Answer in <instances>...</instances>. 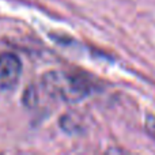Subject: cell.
Returning a JSON list of instances; mask_svg holds the SVG:
<instances>
[{"label": "cell", "mask_w": 155, "mask_h": 155, "mask_svg": "<svg viewBox=\"0 0 155 155\" xmlns=\"http://www.w3.org/2000/svg\"><path fill=\"white\" fill-rule=\"evenodd\" d=\"M41 88L53 98L65 102H78L90 95L93 84L83 74L52 71L42 76Z\"/></svg>", "instance_id": "obj_1"}, {"label": "cell", "mask_w": 155, "mask_h": 155, "mask_svg": "<svg viewBox=\"0 0 155 155\" xmlns=\"http://www.w3.org/2000/svg\"><path fill=\"white\" fill-rule=\"evenodd\" d=\"M22 72L19 57L10 52L0 53V90H11L18 83Z\"/></svg>", "instance_id": "obj_2"}, {"label": "cell", "mask_w": 155, "mask_h": 155, "mask_svg": "<svg viewBox=\"0 0 155 155\" xmlns=\"http://www.w3.org/2000/svg\"><path fill=\"white\" fill-rule=\"evenodd\" d=\"M144 127H146V131L148 132V135L155 140V116L148 114L147 117H146Z\"/></svg>", "instance_id": "obj_3"}]
</instances>
